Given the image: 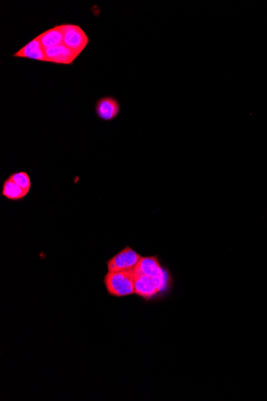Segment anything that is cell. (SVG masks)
I'll list each match as a JSON object with an SVG mask.
<instances>
[{
    "mask_svg": "<svg viewBox=\"0 0 267 401\" xmlns=\"http://www.w3.org/2000/svg\"><path fill=\"white\" fill-rule=\"evenodd\" d=\"M135 276V294L145 302L164 298L173 286L171 275L152 277L134 271Z\"/></svg>",
    "mask_w": 267,
    "mask_h": 401,
    "instance_id": "1",
    "label": "cell"
},
{
    "mask_svg": "<svg viewBox=\"0 0 267 401\" xmlns=\"http://www.w3.org/2000/svg\"><path fill=\"white\" fill-rule=\"evenodd\" d=\"M103 283L110 296L122 298L135 294V276L133 272H108Z\"/></svg>",
    "mask_w": 267,
    "mask_h": 401,
    "instance_id": "2",
    "label": "cell"
},
{
    "mask_svg": "<svg viewBox=\"0 0 267 401\" xmlns=\"http://www.w3.org/2000/svg\"><path fill=\"white\" fill-rule=\"evenodd\" d=\"M143 256L130 246H127L107 261L108 272H133Z\"/></svg>",
    "mask_w": 267,
    "mask_h": 401,
    "instance_id": "3",
    "label": "cell"
},
{
    "mask_svg": "<svg viewBox=\"0 0 267 401\" xmlns=\"http://www.w3.org/2000/svg\"><path fill=\"white\" fill-rule=\"evenodd\" d=\"M64 31V45L78 55H81L90 43V38L79 25L62 24Z\"/></svg>",
    "mask_w": 267,
    "mask_h": 401,
    "instance_id": "4",
    "label": "cell"
},
{
    "mask_svg": "<svg viewBox=\"0 0 267 401\" xmlns=\"http://www.w3.org/2000/svg\"><path fill=\"white\" fill-rule=\"evenodd\" d=\"M121 106L119 100L113 97H104L97 100L96 113L99 118L103 121H111L120 113Z\"/></svg>",
    "mask_w": 267,
    "mask_h": 401,
    "instance_id": "5",
    "label": "cell"
},
{
    "mask_svg": "<svg viewBox=\"0 0 267 401\" xmlns=\"http://www.w3.org/2000/svg\"><path fill=\"white\" fill-rule=\"evenodd\" d=\"M48 63L60 65H73L80 55L66 48L64 44L45 49Z\"/></svg>",
    "mask_w": 267,
    "mask_h": 401,
    "instance_id": "6",
    "label": "cell"
},
{
    "mask_svg": "<svg viewBox=\"0 0 267 401\" xmlns=\"http://www.w3.org/2000/svg\"><path fill=\"white\" fill-rule=\"evenodd\" d=\"M13 57L15 58L40 61V62H48L45 49L42 46L38 36L33 38L32 41L27 43L23 48H20L18 52L13 54Z\"/></svg>",
    "mask_w": 267,
    "mask_h": 401,
    "instance_id": "7",
    "label": "cell"
},
{
    "mask_svg": "<svg viewBox=\"0 0 267 401\" xmlns=\"http://www.w3.org/2000/svg\"><path fill=\"white\" fill-rule=\"evenodd\" d=\"M38 38L44 49L61 45V44L64 43L62 24L55 26L52 29L41 33Z\"/></svg>",
    "mask_w": 267,
    "mask_h": 401,
    "instance_id": "8",
    "label": "cell"
},
{
    "mask_svg": "<svg viewBox=\"0 0 267 401\" xmlns=\"http://www.w3.org/2000/svg\"><path fill=\"white\" fill-rule=\"evenodd\" d=\"M29 194V192L21 188L9 178L3 182L2 196L9 200L19 202V200L24 199Z\"/></svg>",
    "mask_w": 267,
    "mask_h": 401,
    "instance_id": "9",
    "label": "cell"
},
{
    "mask_svg": "<svg viewBox=\"0 0 267 401\" xmlns=\"http://www.w3.org/2000/svg\"><path fill=\"white\" fill-rule=\"evenodd\" d=\"M21 188L24 189L25 191L30 192L31 188V181L29 174L26 171L15 172L8 177Z\"/></svg>",
    "mask_w": 267,
    "mask_h": 401,
    "instance_id": "10",
    "label": "cell"
}]
</instances>
